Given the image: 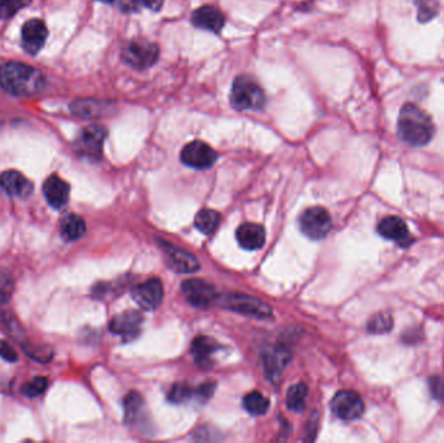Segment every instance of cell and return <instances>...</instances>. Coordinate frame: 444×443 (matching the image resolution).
Segmentation results:
<instances>
[{
    "mask_svg": "<svg viewBox=\"0 0 444 443\" xmlns=\"http://www.w3.org/2000/svg\"><path fill=\"white\" fill-rule=\"evenodd\" d=\"M378 233L383 238L394 241L400 247H408L413 242L407 224L400 217L388 216L378 224Z\"/></svg>",
    "mask_w": 444,
    "mask_h": 443,
    "instance_id": "cell-16",
    "label": "cell"
},
{
    "mask_svg": "<svg viewBox=\"0 0 444 443\" xmlns=\"http://www.w3.org/2000/svg\"><path fill=\"white\" fill-rule=\"evenodd\" d=\"M217 152L202 140L187 143L181 151V160L184 164L194 169H208L217 160Z\"/></svg>",
    "mask_w": 444,
    "mask_h": 443,
    "instance_id": "cell-8",
    "label": "cell"
},
{
    "mask_svg": "<svg viewBox=\"0 0 444 443\" xmlns=\"http://www.w3.org/2000/svg\"><path fill=\"white\" fill-rule=\"evenodd\" d=\"M193 395H195L194 389H191L190 386L184 385V384H178L170 389L168 399L172 403L179 404V403L187 402Z\"/></svg>",
    "mask_w": 444,
    "mask_h": 443,
    "instance_id": "cell-32",
    "label": "cell"
},
{
    "mask_svg": "<svg viewBox=\"0 0 444 443\" xmlns=\"http://www.w3.org/2000/svg\"><path fill=\"white\" fill-rule=\"evenodd\" d=\"M430 387H431V393L438 398V399H443L444 398V380L436 377L430 380Z\"/></svg>",
    "mask_w": 444,
    "mask_h": 443,
    "instance_id": "cell-35",
    "label": "cell"
},
{
    "mask_svg": "<svg viewBox=\"0 0 444 443\" xmlns=\"http://www.w3.org/2000/svg\"><path fill=\"white\" fill-rule=\"evenodd\" d=\"M243 406L247 412H250L253 416H260L267 413L269 410V399L264 395L260 394L258 392H252L250 394L246 395L243 399Z\"/></svg>",
    "mask_w": 444,
    "mask_h": 443,
    "instance_id": "cell-25",
    "label": "cell"
},
{
    "mask_svg": "<svg viewBox=\"0 0 444 443\" xmlns=\"http://www.w3.org/2000/svg\"><path fill=\"white\" fill-rule=\"evenodd\" d=\"M0 189L11 197L26 198L32 194V183L23 173L7 171L0 174Z\"/></svg>",
    "mask_w": 444,
    "mask_h": 443,
    "instance_id": "cell-17",
    "label": "cell"
},
{
    "mask_svg": "<svg viewBox=\"0 0 444 443\" xmlns=\"http://www.w3.org/2000/svg\"><path fill=\"white\" fill-rule=\"evenodd\" d=\"M290 360V353L283 346H275L264 355V367L268 375L275 377L282 372L287 361Z\"/></svg>",
    "mask_w": 444,
    "mask_h": 443,
    "instance_id": "cell-21",
    "label": "cell"
},
{
    "mask_svg": "<svg viewBox=\"0 0 444 443\" xmlns=\"http://www.w3.org/2000/svg\"><path fill=\"white\" fill-rule=\"evenodd\" d=\"M332 226L330 214L323 207H311L300 217V229L311 239H321Z\"/></svg>",
    "mask_w": 444,
    "mask_h": 443,
    "instance_id": "cell-7",
    "label": "cell"
},
{
    "mask_svg": "<svg viewBox=\"0 0 444 443\" xmlns=\"http://www.w3.org/2000/svg\"><path fill=\"white\" fill-rule=\"evenodd\" d=\"M164 0H124L122 1V8L126 11L137 8L138 6H145L147 8L152 11L162 9Z\"/></svg>",
    "mask_w": 444,
    "mask_h": 443,
    "instance_id": "cell-33",
    "label": "cell"
},
{
    "mask_svg": "<svg viewBox=\"0 0 444 443\" xmlns=\"http://www.w3.org/2000/svg\"><path fill=\"white\" fill-rule=\"evenodd\" d=\"M124 407H125V419L130 424L134 423V420L139 418V415L142 413L143 407H145V403L142 396L133 392L130 394L126 395L125 398V402H124Z\"/></svg>",
    "mask_w": 444,
    "mask_h": 443,
    "instance_id": "cell-27",
    "label": "cell"
},
{
    "mask_svg": "<svg viewBox=\"0 0 444 443\" xmlns=\"http://www.w3.org/2000/svg\"><path fill=\"white\" fill-rule=\"evenodd\" d=\"M143 316L139 311H125L114 316L111 324L109 330L116 336H122L125 339H133L139 334L140 327H142Z\"/></svg>",
    "mask_w": 444,
    "mask_h": 443,
    "instance_id": "cell-14",
    "label": "cell"
},
{
    "mask_svg": "<svg viewBox=\"0 0 444 443\" xmlns=\"http://www.w3.org/2000/svg\"><path fill=\"white\" fill-rule=\"evenodd\" d=\"M69 193H71L69 185L56 174L49 176L43 183L44 198L49 202V205L54 208L64 207L69 200Z\"/></svg>",
    "mask_w": 444,
    "mask_h": 443,
    "instance_id": "cell-18",
    "label": "cell"
},
{
    "mask_svg": "<svg viewBox=\"0 0 444 443\" xmlns=\"http://www.w3.org/2000/svg\"><path fill=\"white\" fill-rule=\"evenodd\" d=\"M60 231H61V236L65 241H69V242L77 241L85 234L86 224L81 216L74 214H68L61 220Z\"/></svg>",
    "mask_w": 444,
    "mask_h": 443,
    "instance_id": "cell-23",
    "label": "cell"
},
{
    "mask_svg": "<svg viewBox=\"0 0 444 443\" xmlns=\"http://www.w3.org/2000/svg\"><path fill=\"white\" fill-rule=\"evenodd\" d=\"M131 294L139 307L147 311H154L162 302L164 289L162 281L157 279H148L133 289Z\"/></svg>",
    "mask_w": 444,
    "mask_h": 443,
    "instance_id": "cell-12",
    "label": "cell"
},
{
    "mask_svg": "<svg viewBox=\"0 0 444 443\" xmlns=\"http://www.w3.org/2000/svg\"><path fill=\"white\" fill-rule=\"evenodd\" d=\"M267 103L265 92L250 75H239L230 90V104L236 111H258Z\"/></svg>",
    "mask_w": 444,
    "mask_h": 443,
    "instance_id": "cell-3",
    "label": "cell"
},
{
    "mask_svg": "<svg viewBox=\"0 0 444 443\" xmlns=\"http://www.w3.org/2000/svg\"><path fill=\"white\" fill-rule=\"evenodd\" d=\"M394 325V320L391 317V315L388 312H380L377 315H374L369 324H368V329L371 333H376V334H380V333H388L392 328Z\"/></svg>",
    "mask_w": 444,
    "mask_h": 443,
    "instance_id": "cell-28",
    "label": "cell"
},
{
    "mask_svg": "<svg viewBox=\"0 0 444 443\" xmlns=\"http://www.w3.org/2000/svg\"><path fill=\"white\" fill-rule=\"evenodd\" d=\"M99 1H104V3H112L114 0H99Z\"/></svg>",
    "mask_w": 444,
    "mask_h": 443,
    "instance_id": "cell-36",
    "label": "cell"
},
{
    "mask_svg": "<svg viewBox=\"0 0 444 443\" xmlns=\"http://www.w3.org/2000/svg\"><path fill=\"white\" fill-rule=\"evenodd\" d=\"M160 245H162L165 260L170 269L177 273H184V274H190V273L199 271L200 263L194 255L188 254L184 250H179L177 247L167 243L164 241H160Z\"/></svg>",
    "mask_w": 444,
    "mask_h": 443,
    "instance_id": "cell-11",
    "label": "cell"
},
{
    "mask_svg": "<svg viewBox=\"0 0 444 443\" xmlns=\"http://www.w3.org/2000/svg\"><path fill=\"white\" fill-rule=\"evenodd\" d=\"M416 7L420 23H428L438 15L436 0H416Z\"/></svg>",
    "mask_w": 444,
    "mask_h": 443,
    "instance_id": "cell-29",
    "label": "cell"
},
{
    "mask_svg": "<svg viewBox=\"0 0 444 443\" xmlns=\"http://www.w3.org/2000/svg\"><path fill=\"white\" fill-rule=\"evenodd\" d=\"M308 387L304 384H296L291 386L286 395V403L290 410L295 412H301L306 407V399H307Z\"/></svg>",
    "mask_w": 444,
    "mask_h": 443,
    "instance_id": "cell-26",
    "label": "cell"
},
{
    "mask_svg": "<svg viewBox=\"0 0 444 443\" xmlns=\"http://www.w3.org/2000/svg\"><path fill=\"white\" fill-rule=\"evenodd\" d=\"M182 293L187 302L196 308H210L217 303L218 296L215 288L202 279H186L182 284Z\"/></svg>",
    "mask_w": 444,
    "mask_h": 443,
    "instance_id": "cell-10",
    "label": "cell"
},
{
    "mask_svg": "<svg viewBox=\"0 0 444 443\" xmlns=\"http://www.w3.org/2000/svg\"><path fill=\"white\" fill-rule=\"evenodd\" d=\"M47 37H49V30L42 20L32 18L26 21L23 26V33H21L23 46L32 55H35L37 52L41 51L46 43Z\"/></svg>",
    "mask_w": 444,
    "mask_h": 443,
    "instance_id": "cell-15",
    "label": "cell"
},
{
    "mask_svg": "<svg viewBox=\"0 0 444 443\" xmlns=\"http://www.w3.org/2000/svg\"><path fill=\"white\" fill-rule=\"evenodd\" d=\"M330 407L340 419L346 421L359 419L365 410L361 396L352 390H342L337 393L331 401Z\"/></svg>",
    "mask_w": 444,
    "mask_h": 443,
    "instance_id": "cell-9",
    "label": "cell"
},
{
    "mask_svg": "<svg viewBox=\"0 0 444 443\" xmlns=\"http://www.w3.org/2000/svg\"><path fill=\"white\" fill-rule=\"evenodd\" d=\"M43 74L24 63L11 61L0 66V86L16 97H32L44 87Z\"/></svg>",
    "mask_w": 444,
    "mask_h": 443,
    "instance_id": "cell-2",
    "label": "cell"
},
{
    "mask_svg": "<svg viewBox=\"0 0 444 443\" xmlns=\"http://www.w3.org/2000/svg\"><path fill=\"white\" fill-rule=\"evenodd\" d=\"M109 106L95 99H78L71 104V111L74 115L83 119H97L108 114Z\"/></svg>",
    "mask_w": 444,
    "mask_h": 443,
    "instance_id": "cell-20",
    "label": "cell"
},
{
    "mask_svg": "<svg viewBox=\"0 0 444 443\" xmlns=\"http://www.w3.org/2000/svg\"><path fill=\"white\" fill-rule=\"evenodd\" d=\"M105 138L107 129L104 126L90 125L80 133L78 138L76 140L74 143L76 152L91 162H99L103 156Z\"/></svg>",
    "mask_w": 444,
    "mask_h": 443,
    "instance_id": "cell-5",
    "label": "cell"
},
{
    "mask_svg": "<svg viewBox=\"0 0 444 443\" xmlns=\"http://www.w3.org/2000/svg\"><path fill=\"white\" fill-rule=\"evenodd\" d=\"M218 348L220 346L213 338L198 336L191 346V353L196 363L202 367H205L207 364H210L212 355L216 353Z\"/></svg>",
    "mask_w": 444,
    "mask_h": 443,
    "instance_id": "cell-22",
    "label": "cell"
},
{
    "mask_svg": "<svg viewBox=\"0 0 444 443\" xmlns=\"http://www.w3.org/2000/svg\"><path fill=\"white\" fill-rule=\"evenodd\" d=\"M217 303L230 311L238 312L246 316H252L258 319H268L273 316L270 307L253 296L227 294V296H220Z\"/></svg>",
    "mask_w": 444,
    "mask_h": 443,
    "instance_id": "cell-6",
    "label": "cell"
},
{
    "mask_svg": "<svg viewBox=\"0 0 444 443\" xmlns=\"http://www.w3.org/2000/svg\"><path fill=\"white\" fill-rule=\"evenodd\" d=\"M0 358L6 361L15 363L18 359V355H17L16 350L9 345L7 341L0 339Z\"/></svg>",
    "mask_w": 444,
    "mask_h": 443,
    "instance_id": "cell-34",
    "label": "cell"
},
{
    "mask_svg": "<svg viewBox=\"0 0 444 443\" xmlns=\"http://www.w3.org/2000/svg\"><path fill=\"white\" fill-rule=\"evenodd\" d=\"M49 387V380L46 377L32 378V381L26 382L21 392L23 394L26 395L28 398H37L40 395L43 394L46 392V389Z\"/></svg>",
    "mask_w": 444,
    "mask_h": 443,
    "instance_id": "cell-30",
    "label": "cell"
},
{
    "mask_svg": "<svg viewBox=\"0 0 444 443\" xmlns=\"http://www.w3.org/2000/svg\"><path fill=\"white\" fill-rule=\"evenodd\" d=\"M32 0H0V18L15 16L20 9L29 6Z\"/></svg>",
    "mask_w": 444,
    "mask_h": 443,
    "instance_id": "cell-31",
    "label": "cell"
},
{
    "mask_svg": "<svg viewBox=\"0 0 444 443\" xmlns=\"http://www.w3.org/2000/svg\"><path fill=\"white\" fill-rule=\"evenodd\" d=\"M191 23L199 29L218 34L225 26V15L217 7L205 4L195 9L191 15Z\"/></svg>",
    "mask_w": 444,
    "mask_h": 443,
    "instance_id": "cell-13",
    "label": "cell"
},
{
    "mask_svg": "<svg viewBox=\"0 0 444 443\" xmlns=\"http://www.w3.org/2000/svg\"><path fill=\"white\" fill-rule=\"evenodd\" d=\"M221 222V214H218L215 210L205 208L199 211L198 214L195 216V226L199 231H202L203 234L210 236L217 230L218 225Z\"/></svg>",
    "mask_w": 444,
    "mask_h": 443,
    "instance_id": "cell-24",
    "label": "cell"
},
{
    "mask_svg": "<svg viewBox=\"0 0 444 443\" xmlns=\"http://www.w3.org/2000/svg\"><path fill=\"white\" fill-rule=\"evenodd\" d=\"M236 241L246 250H258L265 243V230L253 222L243 224L236 230Z\"/></svg>",
    "mask_w": 444,
    "mask_h": 443,
    "instance_id": "cell-19",
    "label": "cell"
},
{
    "mask_svg": "<svg viewBox=\"0 0 444 443\" xmlns=\"http://www.w3.org/2000/svg\"><path fill=\"white\" fill-rule=\"evenodd\" d=\"M160 58V49L154 42L136 38L128 42L122 49V59L128 66L145 71L157 63Z\"/></svg>",
    "mask_w": 444,
    "mask_h": 443,
    "instance_id": "cell-4",
    "label": "cell"
},
{
    "mask_svg": "<svg viewBox=\"0 0 444 443\" xmlns=\"http://www.w3.org/2000/svg\"><path fill=\"white\" fill-rule=\"evenodd\" d=\"M436 134V125L431 117L413 103L404 104L397 117V135L404 143L412 147H424Z\"/></svg>",
    "mask_w": 444,
    "mask_h": 443,
    "instance_id": "cell-1",
    "label": "cell"
}]
</instances>
